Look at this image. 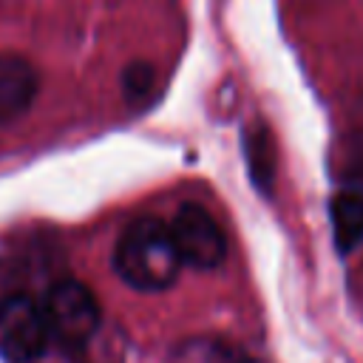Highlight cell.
<instances>
[{
	"instance_id": "6da1fadb",
	"label": "cell",
	"mask_w": 363,
	"mask_h": 363,
	"mask_svg": "<svg viewBox=\"0 0 363 363\" xmlns=\"http://www.w3.org/2000/svg\"><path fill=\"white\" fill-rule=\"evenodd\" d=\"M116 275L136 292H164L182 272L170 230L153 216L130 221L113 247Z\"/></svg>"
},
{
	"instance_id": "7a4b0ae2",
	"label": "cell",
	"mask_w": 363,
	"mask_h": 363,
	"mask_svg": "<svg viewBox=\"0 0 363 363\" xmlns=\"http://www.w3.org/2000/svg\"><path fill=\"white\" fill-rule=\"evenodd\" d=\"M43 318L48 326L51 340L62 343L65 349H82L99 332L102 309L96 295L79 281H57L43 298Z\"/></svg>"
},
{
	"instance_id": "3957f363",
	"label": "cell",
	"mask_w": 363,
	"mask_h": 363,
	"mask_svg": "<svg viewBox=\"0 0 363 363\" xmlns=\"http://www.w3.org/2000/svg\"><path fill=\"white\" fill-rule=\"evenodd\" d=\"M167 230H170V238H173V247L179 252L182 267L216 269L227 255L224 233L204 204L184 201L173 213Z\"/></svg>"
},
{
	"instance_id": "277c9868",
	"label": "cell",
	"mask_w": 363,
	"mask_h": 363,
	"mask_svg": "<svg viewBox=\"0 0 363 363\" xmlns=\"http://www.w3.org/2000/svg\"><path fill=\"white\" fill-rule=\"evenodd\" d=\"M51 343L43 306L28 295H11L0 303V354L9 363H31Z\"/></svg>"
},
{
	"instance_id": "5b68a950",
	"label": "cell",
	"mask_w": 363,
	"mask_h": 363,
	"mask_svg": "<svg viewBox=\"0 0 363 363\" xmlns=\"http://www.w3.org/2000/svg\"><path fill=\"white\" fill-rule=\"evenodd\" d=\"M37 71L20 54H0V128L23 119L37 99Z\"/></svg>"
},
{
	"instance_id": "8992f818",
	"label": "cell",
	"mask_w": 363,
	"mask_h": 363,
	"mask_svg": "<svg viewBox=\"0 0 363 363\" xmlns=\"http://www.w3.org/2000/svg\"><path fill=\"white\" fill-rule=\"evenodd\" d=\"M332 241L340 255L354 252L363 244V193L340 190L329 199Z\"/></svg>"
},
{
	"instance_id": "52a82bcc",
	"label": "cell",
	"mask_w": 363,
	"mask_h": 363,
	"mask_svg": "<svg viewBox=\"0 0 363 363\" xmlns=\"http://www.w3.org/2000/svg\"><path fill=\"white\" fill-rule=\"evenodd\" d=\"M244 156H247V170H250V179L255 182V187L261 193H269V187L275 182V159H272L269 130L261 122L244 128Z\"/></svg>"
},
{
	"instance_id": "ba28073f",
	"label": "cell",
	"mask_w": 363,
	"mask_h": 363,
	"mask_svg": "<svg viewBox=\"0 0 363 363\" xmlns=\"http://www.w3.org/2000/svg\"><path fill=\"white\" fill-rule=\"evenodd\" d=\"M167 363H244V357L233 343L221 337L196 335V337H184L182 343H176Z\"/></svg>"
},
{
	"instance_id": "9c48e42d",
	"label": "cell",
	"mask_w": 363,
	"mask_h": 363,
	"mask_svg": "<svg viewBox=\"0 0 363 363\" xmlns=\"http://www.w3.org/2000/svg\"><path fill=\"white\" fill-rule=\"evenodd\" d=\"M153 85H156V71L150 62L145 60H136L130 62L125 71H122V91H125V99L128 102H142L153 94Z\"/></svg>"
}]
</instances>
